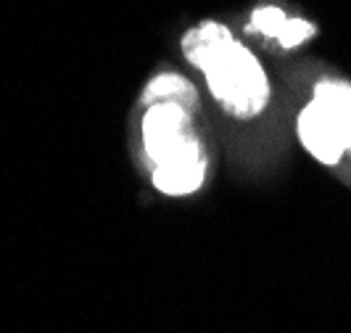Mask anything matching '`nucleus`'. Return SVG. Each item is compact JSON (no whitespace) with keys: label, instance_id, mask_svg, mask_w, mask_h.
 <instances>
[{"label":"nucleus","instance_id":"39448f33","mask_svg":"<svg viewBox=\"0 0 351 333\" xmlns=\"http://www.w3.org/2000/svg\"><path fill=\"white\" fill-rule=\"evenodd\" d=\"M312 98L330 111L333 122L341 130V138L351 154V82L341 77H322L312 88Z\"/></svg>","mask_w":351,"mask_h":333},{"label":"nucleus","instance_id":"20e7f679","mask_svg":"<svg viewBox=\"0 0 351 333\" xmlns=\"http://www.w3.org/2000/svg\"><path fill=\"white\" fill-rule=\"evenodd\" d=\"M246 32L262 35L267 43H278L285 51H293L317 37V24L309 19L288 16L280 5H259L251 11Z\"/></svg>","mask_w":351,"mask_h":333},{"label":"nucleus","instance_id":"f03ea898","mask_svg":"<svg viewBox=\"0 0 351 333\" xmlns=\"http://www.w3.org/2000/svg\"><path fill=\"white\" fill-rule=\"evenodd\" d=\"M180 51L193 67L219 108L238 119L251 122L262 117L272 101V82L259 56L232 35L222 21H201L180 40Z\"/></svg>","mask_w":351,"mask_h":333},{"label":"nucleus","instance_id":"7ed1b4c3","mask_svg":"<svg viewBox=\"0 0 351 333\" xmlns=\"http://www.w3.org/2000/svg\"><path fill=\"white\" fill-rule=\"evenodd\" d=\"M296 135L304 151L322 167H338L349 154L330 111L315 98H309L301 106L299 117H296Z\"/></svg>","mask_w":351,"mask_h":333},{"label":"nucleus","instance_id":"f257e3e1","mask_svg":"<svg viewBox=\"0 0 351 333\" xmlns=\"http://www.w3.org/2000/svg\"><path fill=\"white\" fill-rule=\"evenodd\" d=\"M143 157L151 185L167 198H191L209 180V143L201 130V98L180 71H158L141 95Z\"/></svg>","mask_w":351,"mask_h":333}]
</instances>
